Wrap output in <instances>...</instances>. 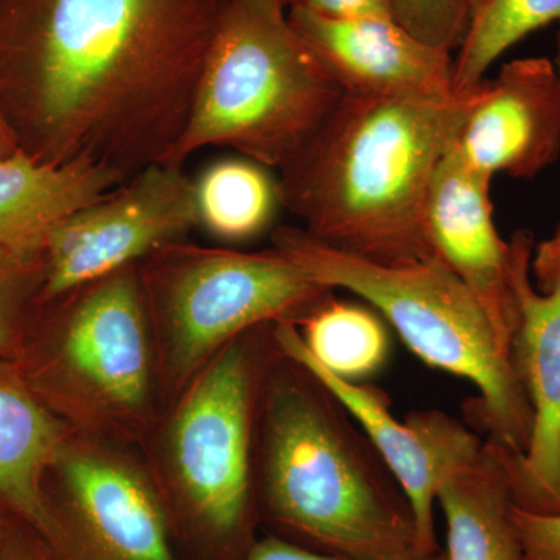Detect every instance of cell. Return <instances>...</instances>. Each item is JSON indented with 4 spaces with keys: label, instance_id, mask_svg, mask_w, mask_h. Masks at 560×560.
<instances>
[{
    "label": "cell",
    "instance_id": "1",
    "mask_svg": "<svg viewBox=\"0 0 560 560\" xmlns=\"http://www.w3.org/2000/svg\"><path fill=\"white\" fill-rule=\"evenodd\" d=\"M221 11L202 0H0V109L21 150L120 176L165 164Z\"/></svg>",
    "mask_w": 560,
    "mask_h": 560
},
{
    "label": "cell",
    "instance_id": "21",
    "mask_svg": "<svg viewBox=\"0 0 560 560\" xmlns=\"http://www.w3.org/2000/svg\"><path fill=\"white\" fill-rule=\"evenodd\" d=\"M195 187L200 223L228 241H243L264 230L279 201L278 187L248 161L219 162Z\"/></svg>",
    "mask_w": 560,
    "mask_h": 560
},
{
    "label": "cell",
    "instance_id": "5",
    "mask_svg": "<svg viewBox=\"0 0 560 560\" xmlns=\"http://www.w3.org/2000/svg\"><path fill=\"white\" fill-rule=\"evenodd\" d=\"M272 242L316 282L370 302L423 363L474 383L480 399L471 408L489 440L526 452L533 411L525 389L480 302L444 261L374 264L293 228Z\"/></svg>",
    "mask_w": 560,
    "mask_h": 560
},
{
    "label": "cell",
    "instance_id": "6",
    "mask_svg": "<svg viewBox=\"0 0 560 560\" xmlns=\"http://www.w3.org/2000/svg\"><path fill=\"white\" fill-rule=\"evenodd\" d=\"M254 360L232 341L180 404L171 447L184 525L213 560H245L253 537Z\"/></svg>",
    "mask_w": 560,
    "mask_h": 560
},
{
    "label": "cell",
    "instance_id": "13",
    "mask_svg": "<svg viewBox=\"0 0 560 560\" xmlns=\"http://www.w3.org/2000/svg\"><path fill=\"white\" fill-rule=\"evenodd\" d=\"M492 178L470 167L455 145L431 180L425 223L434 256L480 302L511 357L518 312L512 285V243L503 241L490 201Z\"/></svg>",
    "mask_w": 560,
    "mask_h": 560
},
{
    "label": "cell",
    "instance_id": "18",
    "mask_svg": "<svg viewBox=\"0 0 560 560\" xmlns=\"http://www.w3.org/2000/svg\"><path fill=\"white\" fill-rule=\"evenodd\" d=\"M510 448L486 440L480 455L438 489L447 528V560H521L512 522Z\"/></svg>",
    "mask_w": 560,
    "mask_h": 560
},
{
    "label": "cell",
    "instance_id": "17",
    "mask_svg": "<svg viewBox=\"0 0 560 560\" xmlns=\"http://www.w3.org/2000/svg\"><path fill=\"white\" fill-rule=\"evenodd\" d=\"M61 451L58 420L16 363L0 360V518L31 523L49 545L54 515L46 474Z\"/></svg>",
    "mask_w": 560,
    "mask_h": 560
},
{
    "label": "cell",
    "instance_id": "10",
    "mask_svg": "<svg viewBox=\"0 0 560 560\" xmlns=\"http://www.w3.org/2000/svg\"><path fill=\"white\" fill-rule=\"evenodd\" d=\"M51 499L57 560H178L168 512L149 482L116 460L66 453Z\"/></svg>",
    "mask_w": 560,
    "mask_h": 560
},
{
    "label": "cell",
    "instance_id": "12",
    "mask_svg": "<svg viewBox=\"0 0 560 560\" xmlns=\"http://www.w3.org/2000/svg\"><path fill=\"white\" fill-rule=\"evenodd\" d=\"M289 20L342 92L408 101H447L459 92L455 55L415 38L393 18L335 20L293 3Z\"/></svg>",
    "mask_w": 560,
    "mask_h": 560
},
{
    "label": "cell",
    "instance_id": "16",
    "mask_svg": "<svg viewBox=\"0 0 560 560\" xmlns=\"http://www.w3.org/2000/svg\"><path fill=\"white\" fill-rule=\"evenodd\" d=\"M120 179L90 161L50 164L22 150L0 158V248L44 254L62 221L108 197Z\"/></svg>",
    "mask_w": 560,
    "mask_h": 560
},
{
    "label": "cell",
    "instance_id": "9",
    "mask_svg": "<svg viewBox=\"0 0 560 560\" xmlns=\"http://www.w3.org/2000/svg\"><path fill=\"white\" fill-rule=\"evenodd\" d=\"M272 338L283 357L312 372L345 405L407 495L423 548L441 551L434 525L438 489L480 455L485 441L447 412L415 411L397 419L383 390L342 381L316 364L294 323H276Z\"/></svg>",
    "mask_w": 560,
    "mask_h": 560
},
{
    "label": "cell",
    "instance_id": "2",
    "mask_svg": "<svg viewBox=\"0 0 560 560\" xmlns=\"http://www.w3.org/2000/svg\"><path fill=\"white\" fill-rule=\"evenodd\" d=\"M481 81L447 101L345 94L283 165L279 201L324 245L374 261L431 259V180L455 145Z\"/></svg>",
    "mask_w": 560,
    "mask_h": 560
},
{
    "label": "cell",
    "instance_id": "26",
    "mask_svg": "<svg viewBox=\"0 0 560 560\" xmlns=\"http://www.w3.org/2000/svg\"><path fill=\"white\" fill-rule=\"evenodd\" d=\"M294 5L335 20L355 18H393L386 0H293Z\"/></svg>",
    "mask_w": 560,
    "mask_h": 560
},
{
    "label": "cell",
    "instance_id": "25",
    "mask_svg": "<svg viewBox=\"0 0 560 560\" xmlns=\"http://www.w3.org/2000/svg\"><path fill=\"white\" fill-rule=\"evenodd\" d=\"M0 560H57L50 545L31 523L0 518Z\"/></svg>",
    "mask_w": 560,
    "mask_h": 560
},
{
    "label": "cell",
    "instance_id": "4",
    "mask_svg": "<svg viewBox=\"0 0 560 560\" xmlns=\"http://www.w3.org/2000/svg\"><path fill=\"white\" fill-rule=\"evenodd\" d=\"M331 79L278 0H231L215 32L186 130L164 165L231 147L250 161L289 164L340 102Z\"/></svg>",
    "mask_w": 560,
    "mask_h": 560
},
{
    "label": "cell",
    "instance_id": "31",
    "mask_svg": "<svg viewBox=\"0 0 560 560\" xmlns=\"http://www.w3.org/2000/svg\"><path fill=\"white\" fill-rule=\"evenodd\" d=\"M278 2H282V3H283V5H285L287 0H278Z\"/></svg>",
    "mask_w": 560,
    "mask_h": 560
},
{
    "label": "cell",
    "instance_id": "22",
    "mask_svg": "<svg viewBox=\"0 0 560 560\" xmlns=\"http://www.w3.org/2000/svg\"><path fill=\"white\" fill-rule=\"evenodd\" d=\"M44 254L0 248V360L22 353L21 311L32 287L43 285Z\"/></svg>",
    "mask_w": 560,
    "mask_h": 560
},
{
    "label": "cell",
    "instance_id": "11",
    "mask_svg": "<svg viewBox=\"0 0 560 560\" xmlns=\"http://www.w3.org/2000/svg\"><path fill=\"white\" fill-rule=\"evenodd\" d=\"M511 243L518 312L511 361L533 411L528 448L510 455L512 493L515 506L551 514L560 511V282L537 290L530 280L533 235L517 232Z\"/></svg>",
    "mask_w": 560,
    "mask_h": 560
},
{
    "label": "cell",
    "instance_id": "7",
    "mask_svg": "<svg viewBox=\"0 0 560 560\" xmlns=\"http://www.w3.org/2000/svg\"><path fill=\"white\" fill-rule=\"evenodd\" d=\"M331 291L278 249L212 253L191 261L168 296L173 372L189 375L260 324L302 323L334 298Z\"/></svg>",
    "mask_w": 560,
    "mask_h": 560
},
{
    "label": "cell",
    "instance_id": "27",
    "mask_svg": "<svg viewBox=\"0 0 560 560\" xmlns=\"http://www.w3.org/2000/svg\"><path fill=\"white\" fill-rule=\"evenodd\" d=\"M245 560H346L334 556L320 555V552L307 550L300 545L291 544L276 536L264 537L254 544ZM420 560H447L444 550L434 552Z\"/></svg>",
    "mask_w": 560,
    "mask_h": 560
},
{
    "label": "cell",
    "instance_id": "20",
    "mask_svg": "<svg viewBox=\"0 0 560 560\" xmlns=\"http://www.w3.org/2000/svg\"><path fill=\"white\" fill-rule=\"evenodd\" d=\"M555 22H560V0H469L466 32L455 51L456 90L477 86L501 55Z\"/></svg>",
    "mask_w": 560,
    "mask_h": 560
},
{
    "label": "cell",
    "instance_id": "28",
    "mask_svg": "<svg viewBox=\"0 0 560 560\" xmlns=\"http://www.w3.org/2000/svg\"><path fill=\"white\" fill-rule=\"evenodd\" d=\"M530 272L537 290L550 291L560 282V224L550 238L534 246Z\"/></svg>",
    "mask_w": 560,
    "mask_h": 560
},
{
    "label": "cell",
    "instance_id": "29",
    "mask_svg": "<svg viewBox=\"0 0 560 560\" xmlns=\"http://www.w3.org/2000/svg\"><path fill=\"white\" fill-rule=\"evenodd\" d=\"M18 150H21V147L16 132L11 128L3 110L0 109V158L11 156Z\"/></svg>",
    "mask_w": 560,
    "mask_h": 560
},
{
    "label": "cell",
    "instance_id": "14",
    "mask_svg": "<svg viewBox=\"0 0 560 560\" xmlns=\"http://www.w3.org/2000/svg\"><path fill=\"white\" fill-rule=\"evenodd\" d=\"M455 149L482 175L534 178L560 154V72L548 58L506 62L460 128Z\"/></svg>",
    "mask_w": 560,
    "mask_h": 560
},
{
    "label": "cell",
    "instance_id": "3",
    "mask_svg": "<svg viewBox=\"0 0 560 560\" xmlns=\"http://www.w3.org/2000/svg\"><path fill=\"white\" fill-rule=\"evenodd\" d=\"M301 370L302 378L272 381L265 397L264 504L279 539L346 560L434 555L423 548L407 495L357 420Z\"/></svg>",
    "mask_w": 560,
    "mask_h": 560
},
{
    "label": "cell",
    "instance_id": "15",
    "mask_svg": "<svg viewBox=\"0 0 560 560\" xmlns=\"http://www.w3.org/2000/svg\"><path fill=\"white\" fill-rule=\"evenodd\" d=\"M60 357L79 381L120 408H138L149 389V346L135 279L114 272L70 316Z\"/></svg>",
    "mask_w": 560,
    "mask_h": 560
},
{
    "label": "cell",
    "instance_id": "24",
    "mask_svg": "<svg viewBox=\"0 0 560 560\" xmlns=\"http://www.w3.org/2000/svg\"><path fill=\"white\" fill-rule=\"evenodd\" d=\"M521 560H560V511L551 514L512 508Z\"/></svg>",
    "mask_w": 560,
    "mask_h": 560
},
{
    "label": "cell",
    "instance_id": "19",
    "mask_svg": "<svg viewBox=\"0 0 560 560\" xmlns=\"http://www.w3.org/2000/svg\"><path fill=\"white\" fill-rule=\"evenodd\" d=\"M301 324L311 359L342 381L361 382L388 361V330L370 308L331 298Z\"/></svg>",
    "mask_w": 560,
    "mask_h": 560
},
{
    "label": "cell",
    "instance_id": "23",
    "mask_svg": "<svg viewBox=\"0 0 560 560\" xmlns=\"http://www.w3.org/2000/svg\"><path fill=\"white\" fill-rule=\"evenodd\" d=\"M393 20L436 49L458 50L469 18V0H386Z\"/></svg>",
    "mask_w": 560,
    "mask_h": 560
},
{
    "label": "cell",
    "instance_id": "8",
    "mask_svg": "<svg viewBox=\"0 0 560 560\" xmlns=\"http://www.w3.org/2000/svg\"><path fill=\"white\" fill-rule=\"evenodd\" d=\"M197 223L195 184L173 165H150L130 186L110 191L51 232L44 248L39 300L119 272Z\"/></svg>",
    "mask_w": 560,
    "mask_h": 560
},
{
    "label": "cell",
    "instance_id": "30",
    "mask_svg": "<svg viewBox=\"0 0 560 560\" xmlns=\"http://www.w3.org/2000/svg\"><path fill=\"white\" fill-rule=\"evenodd\" d=\"M556 68L559 69L560 72V31L558 35V43H556V57H555Z\"/></svg>",
    "mask_w": 560,
    "mask_h": 560
}]
</instances>
